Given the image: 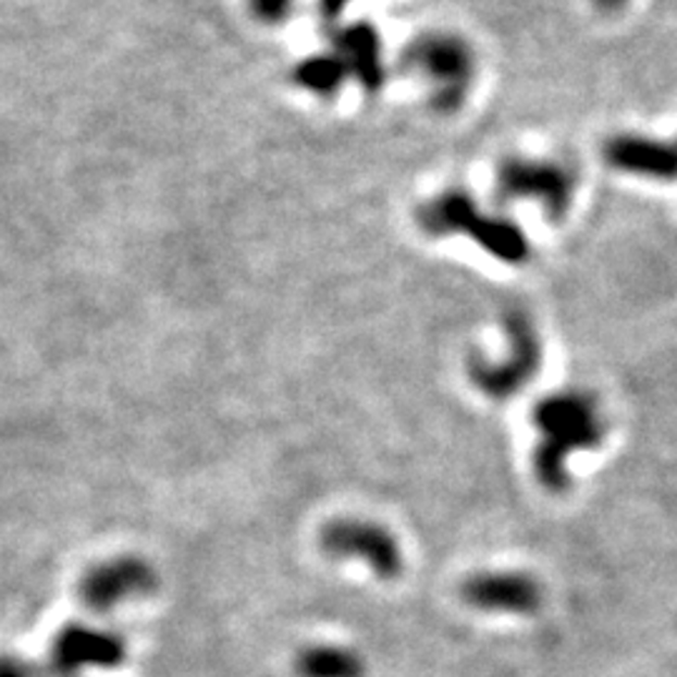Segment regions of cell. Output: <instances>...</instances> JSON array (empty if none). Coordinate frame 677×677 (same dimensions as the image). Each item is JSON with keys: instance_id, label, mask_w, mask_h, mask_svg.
Masks as SVG:
<instances>
[{"instance_id": "1", "label": "cell", "mask_w": 677, "mask_h": 677, "mask_svg": "<svg viewBox=\"0 0 677 677\" xmlns=\"http://www.w3.org/2000/svg\"><path fill=\"white\" fill-rule=\"evenodd\" d=\"M537 447L532 469L537 482L552 494H563L569 487V459L598 450L605 436L600 407L584 390H563L537 402L532 411Z\"/></svg>"}, {"instance_id": "2", "label": "cell", "mask_w": 677, "mask_h": 677, "mask_svg": "<svg viewBox=\"0 0 677 677\" xmlns=\"http://www.w3.org/2000/svg\"><path fill=\"white\" fill-rule=\"evenodd\" d=\"M419 229L429 236H467L502 263L519 267L530 261V238L515 221L500 213H484L480 204L461 188H450L429 198L417 211Z\"/></svg>"}, {"instance_id": "3", "label": "cell", "mask_w": 677, "mask_h": 677, "mask_svg": "<svg viewBox=\"0 0 677 677\" xmlns=\"http://www.w3.org/2000/svg\"><path fill=\"white\" fill-rule=\"evenodd\" d=\"M402 65L417 73L429 90L436 113H457L467 103L477 78V53L457 33L434 30L411 40L402 53Z\"/></svg>"}, {"instance_id": "4", "label": "cell", "mask_w": 677, "mask_h": 677, "mask_svg": "<svg viewBox=\"0 0 677 677\" xmlns=\"http://www.w3.org/2000/svg\"><path fill=\"white\" fill-rule=\"evenodd\" d=\"M502 327H505V354L500 359H490L480 352L467 357L469 382L497 402L522 392L542 365V338L530 313L512 309Z\"/></svg>"}, {"instance_id": "5", "label": "cell", "mask_w": 677, "mask_h": 677, "mask_svg": "<svg viewBox=\"0 0 677 677\" xmlns=\"http://www.w3.org/2000/svg\"><path fill=\"white\" fill-rule=\"evenodd\" d=\"M500 201H534L544 217L563 221L575 201V173L567 163L552 159H527L512 156L497 169Z\"/></svg>"}, {"instance_id": "6", "label": "cell", "mask_w": 677, "mask_h": 677, "mask_svg": "<svg viewBox=\"0 0 677 677\" xmlns=\"http://www.w3.org/2000/svg\"><path fill=\"white\" fill-rule=\"evenodd\" d=\"M321 550L334 559L365 563L379 580H394L402 575L404 567L396 534L386 530L382 522H371V519L344 517L329 522L321 532Z\"/></svg>"}, {"instance_id": "7", "label": "cell", "mask_w": 677, "mask_h": 677, "mask_svg": "<svg viewBox=\"0 0 677 677\" xmlns=\"http://www.w3.org/2000/svg\"><path fill=\"white\" fill-rule=\"evenodd\" d=\"M461 600L480 613L532 615L542 607V584L527 573H477L461 584Z\"/></svg>"}, {"instance_id": "8", "label": "cell", "mask_w": 677, "mask_h": 677, "mask_svg": "<svg viewBox=\"0 0 677 677\" xmlns=\"http://www.w3.org/2000/svg\"><path fill=\"white\" fill-rule=\"evenodd\" d=\"M332 51L342 58L352 81L367 90L379 94L386 81L384 48L374 23L354 21L332 33Z\"/></svg>"}, {"instance_id": "9", "label": "cell", "mask_w": 677, "mask_h": 677, "mask_svg": "<svg viewBox=\"0 0 677 677\" xmlns=\"http://www.w3.org/2000/svg\"><path fill=\"white\" fill-rule=\"evenodd\" d=\"M610 167L635 173V176L673 181L677 179V144L655 141L645 136H615L605 146Z\"/></svg>"}, {"instance_id": "10", "label": "cell", "mask_w": 677, "mask_h": 677, "mask_svg": "<svg viewBox=\"0 0 677 677\" xmlns=\"http://www.w3.org/2000/svg\"><path fill=\"white\" fill-rule=\"evenodd\" d=\"M153 569L141 559H119V563L106 565L90 577L86 584V594L94 605H115V602L136 598L153 588Z\"/></svg>"}, {"instance_id": "11", "label": "cell", "mask_w": 677, "mask_h": 677, "mask_svg": "<svg viewBox=\"0 0 677 677\" xmlns=\"http://www.w3.org/2000/svg\"><path fill=\"white\" fill-rule=\"evenodd\" d=\"M294 670L299 677H365L367 665L357 650L321 642L296 655Z\"/></svg>"}, {"instance_id": "12", "label": "cell", "mask_w": 677, "mask_h": 677, "mask_svg": "<svg viewBox=\"0 0 677 677\" xmlns=\"http://www.w3.org/2000/svg\"><path fill=\"white\" fill-rule=\"evenodd\" d=\"M292 81L313 96L329 98V96H336L338 90L344 88L346 81H352V78H349V73H346V65L342 63V58L329 48V51L324 53H313V56L301 58V61L294 65Z\"/></svg>"}, {"instance_id": "13", "label": "cell", "mask_w": 677, "mask_h": 677, "mask_svg": "<svg viewBox=\"0 0 677 677\" xmlns=\"http://www.w3.org/2000/svg\"><path fill=\"white\" fill-rule=\"evenodd\" d=\"M249 5L261 23H282L292 13L294 0H249Z\"/></svg>"}, {"instance_id": "14", "label": "cell", "mask_w": 677, "mask_h": 677, "mask_svg": "<svg viewBox=\"0 0 677 677\" xmlns=\"http://www.w3.org/2000/svg\"><path fill=\"white\" fill-rule=\"evenodd\" d=\"M352 0H319V11L321 15H324V21L334 23L342 19V13L346 11V5H349Z\"/></svg>"}, {"instance_id": "15", "label": "cell", "mask_w": 677, "mask_h": 677, "mask_svg": "<svg viewBox=\"0 0 677 677\" xmlns=\"http://www.w3.org/2000/svg\"><path fill=\"white\" fill-rule=\"evenodd\" d=\"M592 3L602 13H617V11H620V8H625L627 0H592Z\"/></svg>"}]
</instances>
